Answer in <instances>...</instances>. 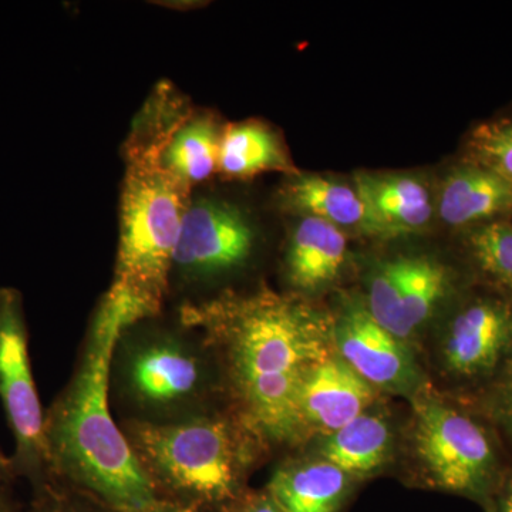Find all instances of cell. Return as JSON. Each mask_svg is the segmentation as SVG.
Segmentation results:
<instances>
[{"label": "cell", "instance_id": "ac0fdd59", "mask_svg": "<svg viewBox=\"0 0 512 512\" xmlns=\"http://www.w3.org/2000/svg\"><path fill=\"white\" fill-rule=\"evenodd\" d=\"M218 171L238 180L268 171L298 174L274 131L258 121L229 124L222 130Z\"/></svg>", "mask_w": 512, "mask_h": 512}, {"label": "cell", "instance_id": "2e32d148", "mask_svg": "<svg viewBox=\"0 0 512 512\" xmlns=\"http://www.w3.org/2000/svg\"><path fill=\"white\" fill-rule=\"evenodd\" d=\"M346 251L348 241L342 229L318 218L303 217L286 254L289 282L301 291H318L339 275Z\"/></svg>", "mask_w": 512, "mask_h": 512}, {"label": "cell", "instance_id": "6da1fadb", "mask_svg": "<svg viewBox=\"0 0 512 512\" xmlns=\"http://www.w3.org/2000/svg\"><path fill=\"white\" fill-rule=\"evenodd\" d=\"M181 320L224 349L249 423L275 441L302 433L299 390L306 372L330 356L333 323L291 296L264 291L185 305Z\"/></svg>", "mask_w": 512, "mask_h": 512}, {"label": "cell", "instance_id": "277c9868", "mask_svg": "<svg viewBox=\"0 0 512 512\" xmlns=\"http://www.w3.org/2000/svg\"><path fill=\"white\" fill-rule=\"evenodd\" d=\"M127 440L154 485L202 503H220L237 493L241 460L224 420L136 421Z\"/></svg>", "mask_w": 512, "mask_h": 512}, {"label": "cell", "instance_id": "9a60e30c", "mask_svg": "<svg viewBox=\"0 0 512 512\" xmlns=\"http://www.w3.org/2000/svg\"><path fill=\"white\" fill-rule=\"evenodd\" d=\"M222 130L214 117L184 107L167 128L161 143V163L188 187L218 171Z\"/></svg>", "mask_w": 512, "mask_h": 512}, {"label": "cell", "instance_id": "83f0119b", "mask_svg": "<svg viewBox=\"0 0 512 512\" xmlns=\"http://www.w3.org/2000/svg\"><path fill=\"white\" fill-rule=\"evenodd\" d=\"M154 512H197L194 508H184V507H163L161 505L160 508H157Z\"/></svg>", "mask_w": 512, "mask_h": 512}, {"label": "cell", "instance_id": "e0dca14e", "mask_svg": "<svg viewBox=\"0 0 512 512\" xmlns=\"http://www.w3.org/2000/svg\"><path fill=\"white\" fill-rule=\"evenodd\" d=\"M349 488V474L323 460L279 468L268 491L285 512H338Z\"/></svg>", "mask_w": 512, "mask_h": 512}, {"label": "cell", "instance_id": "f546056e", "mask_svg": "<svg viewBox=\"0 0 512 512\" xmlns=\"http://www.w3.org/2000/svg\"><path fill=\"white\" fill-rule=\"evenodd\" d=\"M511 362H512V360H511Z\"/></svg>", "mask_w": 512, "mask_h": 512}, {"label": "cell", "instance_id": "9c48e42d", "mask_svg": "<svg viewBox=\"0 0 512 512\" xmlns=\"http://www.w3.org/2000/svg\"><path fill=\"white\" fill-rule=\"evenodd\" d=\"M333 346L372 387L400 394L419 387V370L409 350L370 316L366 306L350 305L333 322Z\"/></svg>", "mask_w": 512, "mask_h": 512}, {"label": "cell", "instance_id": "8fae6325", "mask_svg": "<svg viewBox=\"0 0 512 512\" xmlns=\"http://www.w3.org/2000/svg\"><path fill=\"white\" fill-rule=\"evenodd\" d=\"M126 383L134 399L151 409L190 403L205 384V369L190 346L171 336L134 346L127 357Z\"/></svg>", "mask_w": 512, "mask_h": 512}, {"label": "cell", "instance_id": "603a6c76", "mask_svg": "<svg viewBox=\"0 0 512 512\" xmlns=\"http://www.w3.org/2000/svg\"><path fill=\"white\" fill-rule=\"evenodd\" d=\"M491 413L512 441V362L505 367L493 390Z\"/></svg>", "mask_w": 512, "mask_h": 512}, {"label": "cell", "instance_id": "4fadbf2b", "mask_svg": "<svg viewBox=\"0 0 512 512\" xmlns=\"http://www.w3.org/2000/svg\"><path fill=\"white\" fill-rule=\"evenodd\" d=\"M355 190L365 207L367 234L396 237L429 224V192L416 178L363 173L355 177Z\"/></svg>", "mask_w": 512, "mask_h": 512}, {"label": "cell", "instance_id": "7c38bea8", "mask_svg": "<svg viewBox=\"0 0 512 512\" xmlns=\"http://www.w3.org/2000/svg\"><path fill=\"white\" fill-rule=\"evenodd\" d=\"M375 400V389L338 356L316 363L303 377L299 417L303 430L330 436L362 416Z\"/></svg>", "mask_w": 512, "mask_h": 512}, {"label": "cell", "instance_id": "44dd1931", "mask_svg": "<svg viewBox=\"0 0 512 512\" xmlns=\"http://www.w3.org/2000/svg\"><path fill=\"white\" fill-rule=\"evenodd\" d=\"M468 248L477 268L498 288L512 293V224L494 221L474 228Z\"/></svg>", "mask_w": 512, "mask_h": 512}, {"label": "cell", "instance_id": "ba28073f", "mask_svg": "<svg viewBox=\"0 0 512 512\" xmlns=\"http://www.w3.org/2000/svg\"><path fill=\"white\" fill-rule=\"evenodd\" d=\"M450 289L447 269L421 256L377 266L370 276L367 312L394 338L413 336L430 319Z\"/></svg>", "mask_w": 512, "mask_h": 512}, {"label": "cell", "instance_id": "484cf974", "mask_svg": "<svg viewBox=\"0 0 512 512\" xmlns=\"http://www.w3.org/2000/svg\"><path fill=\"white\" fill-rule=\"evenodd\" d=\"M13 474H15V468H13L12 458L6 457L0 450V484L8 481Z\"/></svg>", "mask_w": 512, "mask_h": 512}, {"label": "cell", "instance_id": "7a4b0ae2", "mask_svg": "<svg viewBox=\"0 0 512 512\" xmlns=\"http://www.w3.org/2000/svg\"><path fill=\"white\" fill-rule=\"evenodd\" d=\"M123 315L101 301L72 383L46 417L50 473L63 474L117 512H154L156 485L114 423L109 409L113 353L124 330Z\"/></svg>", "mask_w": 512, "mask_h": 512}, {"label": "cell", "instance_id": "30bf717a", "mask_svg": "<svg viewBox=\"0 0 512 512\" xmlns=\"http://www.w3.org/2000/svg\"><path fill=\"white\" fill-rule=\"evenodd\" d=\"M443 359L451 375L463 380L494 376L512 360V309L493 298L467 303L451 319Z\"/></svg>", "mask_w": 512, "mask_h": 512}, {"label": "cell", "instance_id": "5bb4252c", "mask_svg": "<svg viewBox=\"0 0 512 512\" xmlns=\"http://www.w3.org/2000/svg\"><path fill=\"white\" fill-rule=\"evenodd\" d=\"M511 211L512 185L477 165L464 163L441 187L439 215L450 227H480Z\"/></svg>", "mask_w": 512, "mask_h": 512}, {"label": "cell", "instance_id": "52a82bcc", "mask_svg": "<svg viewBox=\"0 0 512 512\" xmlns=\"http://www.w3.org/2000/svg\"><path fill=\"white\" fill-rule=\"evenodd\" d=\"M255 247L247 214L220 198L191 200L181 222L174 266L188 279L227 274L245 264Z\"/></svg>", "mask_w": 512, "mask_h": 512}, {"label": "cell", "instance_id": "8992f818", "mask_svg": "<svg viewBox=\"0 0 512 512\" xmlns=\"http://www.w3.org/2000/svg\"><path fill=\"white\" fill-rule=\"evenodd\" d=\"M22 296L0 289V400L15 437V474L42 483L50 473L46 417L37 396L29 357Z\"/></svg>", "mask_w": 512, "mask_h": 512}, {"label": "cell", "instance_id": "5b68a950", "mask_svg": "<svg viewBox=\"0 0 512 512\" xmlns=\"http://www.w3.org/2000/svg\"><path fill=\"white\" fill-rule=\"evenodd\" d=\"M416 443L437 487L490 505L501 484L490 436L467 414L437 400L416 403Z\"/></svg>", "mask_w": 512, "mask_h": 512}, {"label": "cell", "instance_id": "d4e9b609", "mask_svg": "<svg viewBox=\"0 0 512 512\" xmlns=\"http://www.w3.org/2000/svg\"><path fill=\"white\" fill-rule=\"evenodd\" d=\"M491 508L494 512H512V476L498 487Z\"/></svg>", "mask_w": 512, "mask_h": 512}, {"label": "cell", "instance_id": "f1b7e54d", "mask_svg": "<svg viewBox=\"0 0 512 512\" xmlns=\"http://www.w3.org/2000/svg\"><path fill=\"white\" fill-rule=\"evenodd\" d=\"M39 512H72V511L60 510V508H56V507H40Z\"/></svg>", "mask_w": 512, "mask_h": 512}, {"label": "cell", "instance_id": "3957f363", "mask_svg": "<svg viewBox=\"0 0 512 512\" xmlns=\"http://www.w3.org/2000/svg\"><path fill=\"white\" fill-rule=\"evenodd\" d=\"M113 282L103 302L131 323L163 306L191 188L161 163V141L134 123L127 138Z\"/></svg>", "mask_w": 512, "mask_h": 512}, {"label": "cell", "instance_id": "ffe728a7", "mask_svg": "<svg viewBox=\"0 0 512 512\" xmlns=\"http://www.w3.org/2000/svg\"><path fill=\"white\" fill-rule=\"evenodd\" d=\"M392 444L389 424L375 414H362L328 436L322 448L323 457L352 476H363L377 470Z\"/></svg>", "mask_w": 512, "mask_h": 512}, {"label": "cell", "instance_id": "7402d4cb", "mask_svg": "<svg viewBox=\"0 0 512 512\" xmlns=\"http://www.w3.org/2000/svg\"><path fill=\"white\" fill-rule=\"evenodd\" d=\"M464 163L485 168L512 185V119L484 121L473 128Z\"/></svg>", "mask_w": 512, "mask_h": 512}, {"label": "cell", "instance_id": "cb8c5ba5", "mask_svg": "<svg viewBox=\"0 0 512 512\" xmlns=\"http://www.w3.org/2000/svg\"><path fill=\"white\" fill-rule=\"evenodd\" d=\"M232 512H285L269 491L251 495L234 507Z\"/></svg>", "mask_w": 512, "mask_h": 512}, {"label": "cell", "instance_id": "4316f807", "mask_svg": "<svg viewBox=\"0 0 512 512\" xmlns=\"http://www.w3.org/2000/svg\"><path fill=\"white\" fill-rule=\"evenodd\" d=\"M0 512H15L6 495L0 491Z\"/></svg>", "mask_w": 512, "mask_h": 512}, {"label": "cell", "instance_id": "d6986e66", "mask_svg": "<svg viewBox=\"0 0 512 512\" xmlns=\"http://www.w3.org/2000/svg\"><path fill=\"white\" fill-rule=\"evenodd\" d=\"M281 201L303 217L318 218L340 229L365 224V207L355 188L311 174L291 175Z\"/></svg>", "mask_w": 512, "mask_h": 512}]
</instances>
